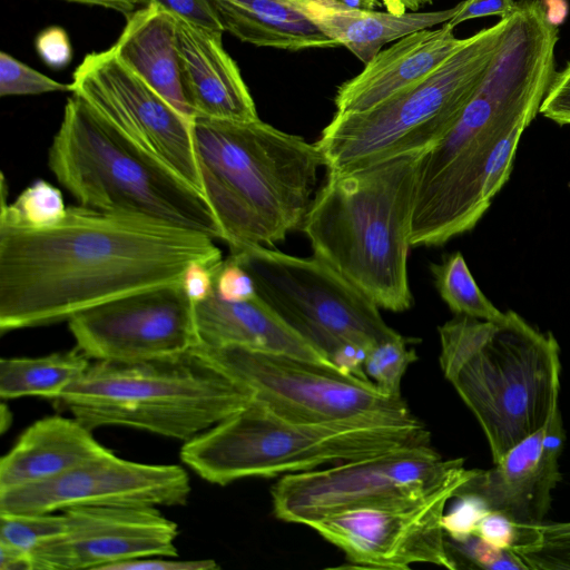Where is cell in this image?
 I'll return each instance as SVG.
<instances>
[{
	"label": "cell",
	"instance_id": "obj_1",
	"mask_svg": "<svg viewBox=\"0 0 570 570\" xmlns=\"http://www.w3.org/2000/svg\"><path fill=\"white\" fill-rule=\"evenodd\" d=\"M205 234L81 205L48 228L0 226V332L49 325L105 302L179 282L223 259Z\"/></svg>",
	"mask_w": 570,
	"mask_h": 570
},
{
	"label": "cell",
	"instance_id": "obj_2",
	"mask_svg": "<svg viewBox=\"0 0 570 570\" xmlns=\"http://www.w3.org/2000/svg\"><path fill=\"white\" fill-rule=\"evenodd\" d=\"M558 28L539 9L510 16L499 49L454 127L420 163L411 246L471 230L510 177L521 135L556 76Z\"/></svg>",
	"mask_w": 570,
	"mask_h": 570
},
{
	"label": "cell",
	"instance_id": "obj_3",
	"mask_svg": "<svg viewBox=\"0 0 570 570\" xmlns=\"http://www.w3.org/2000/svg\"><path fill=\"white\" fill-rule=\"evenodd\" d=\"M206 197L230 253L274 246L302 226L325 167L315 142L262 121L195 116Z\"/></svg>",
	"mask_w": 570,
	"mask_h": 570
},
{
	"label": "cell",
	"instance_id": "obj_4",
	"mask_svg": "<svg viewBox=\"0 0 570 570\" xmlns=\"http://www.w3.org/2000/svg\"><path fill=\"white\" fill-rule=\"evenodd\" d=\"M425 150L350 171H327L301 226L315 256L391 312L413 304L407 255Z\"/></svg>",
	"mask_w": 570,
	"mask_h": 570
},
{
	"label": "cell",
	"instance_id": "obj_5",
	"mask_svg": "<svg viewBox=\"0 0 570 570\" xmlns=\"http://www.w3.org/2000/svg\"><path fill=\"white\" fill-rule=\"evenodd\" d=\"M440 366L480 424L493 463L559 410L560 347L513 311L499 321L456 315L439 326Z\"/></svg>",
	"mask_w": 570,
	"mask_h": 570
},
{
	"label": "cell",
	"instance_id": "obj_6",
	"mask_svg": "<svg viewBox=\"0 0 570 570\" xmlns=\"http://www.w3.org/2000/svg\"><path fill=\"white\" fill-rule=\"evenodd\" d=\"M48 164L81 206L223 238L203 193L140 149L76 94L65 106Z\"/></svg>",
	"mask_w": 570,
	"mask_h": 570
},
{
	"label": "cell",
	"instance_id": "obj_7",
	"mask_svg": "<svg viewBox=\"0 0 570 570\" xmlns=\"http://www.w3.org/2000/svg\"><path fill=\"white\" fill-rule=\"evenodd\" d=\"M431 443L422 421L311 423L276 415L252 400L242 410L184 442L180 460L202 479L227 485L383 455Z\"/></svg>",
	"mask_w": 570,
	"mask_h": 570
},
{
	"label": "cell",
	"instance_id": "obj_8",
	"mask_svg": "<svg viewBox=\"0 0 570 570\" xmlns=\"http://www.w3.org/2000/svg\"><path fill=\"white\" fill-rule=\"evenodd\" d=\"M253 399L190 350L142 362L95 361L59 402L91 431L126 426L186 442Z\"/></svg>",
	"mask_w": 570,
	"mask_h": 570
},
{
	"label": "cell",
	"instance_id": "obj_9",
	"mask_svg": "<svg viewBox=\"0 0 570 570\" xmlns=\"http://www.w3.org/2000/svg\"><path fill=\"white\" fill-rule=\"evenodd\" d=\"M509 16L463 43L436 69L374 107L336 114L315 142L327 171H350L429 149L458 122L484 78Z\"/></svg>",
	"mask_w": 570,
	"mask_h": 570
},
{
	"label": "cell",
	"instance_id": "obj_10",
	"mask_svg": "<svg viewBox=\"0 0 570 570\" xmlns=\"http://www.w3.org/2000/svg\"><path fill=\"white\" fill-rule=\"evenodd\" d=\"M229 255L249 273L257 296L346 373L368 379V350L400 334L368 296L315 255L297 257L266 246Z\"/></svg>",
	"mask_w": 570,
	"mask_h": 570
},
{
	"label": "cell",
	"instance_id": "obj_11",
	"mask_svg": "<svg viewBox=\"0 0 570 570\" xmlns=\"http://www.w3.org/2000/svg\"><path fill=\"white\" fill-rule=\"evenodd\" d=\"M248 387L254 399L287 420L332 423L420 422L402 395H390L370 380L336 366L297 356L240 346L191 348Z\"/></svg>",
	"mask_w": 570,
	"mask_h": 570
},
{
	"label": "cell",
	"instance_id": "obj_12",
	"mask_svg": "<svg viewBox=\"0 0 570 570\" xmlns=\"http://www.w3.org/2000/svg\"><path fill=\"white\" fill-rule=\"evenodd\" d=\"M465 470L464 459H444L431 443L327 469L283 475L271 489L274 515L311 523L347 510L421 499Z\"/></svg>",
	"mask_w": 570,
	"mask_h": 570
},
{
	"label": "cell",
	"instance_id": "obj_13",
	"mask_svg": "<svg viewBox=\"0 0 570 570\" xmlns=\"http://www.w3.org/2000/svg\"><path fill=\"white\" fill-rule=\"evenodd\" d=\"M465 469L430 494L407 502L347 510L308 525L340 548L351 568L404 570L430 563L455 570L448 551L446 503L471 476Z\"/></svg>",
	"mask_w": 570,
	"mask_h": 570
},
{
	"label": "cell",
	"instance_id": "obj_14",
	"mask_svg": "<svg viewBox=\"0 0 570 570\" xmlns=\"http://www.w3.org/2000/svg\"><path fill=\"white\" fill-rule=\"evenodd\" d=\"M70 85L72 94L129 140L203 193L191 119L126 67L111 48L88 53Z\"/></svg>",
	"mask_w": 570,
	"mask_h": 570
},
{
	"label": "cell",
	"instance_id": "obj_15",
	"mask_svg": "<svg viewBox=\"0 0 570 570\" xmlns=\"http://www.w3.org/2000/svg\"><path fill=\"white\" fill-rule=\"evenodd\" d=\"M76 347L95 361L178 356L199 344L194 303L180 281L135 292L68 320Z\"/></svg>",
	"mask_w": 570,
	"mask_h": 570
},
{
	"label": "cell",
	"instance_id": "obj_16",
	"mask_svg": "<svg viewBox=\"0 0 570 570\" xmlns=\"http://www.w3.org/2000/svg\"><path fill=\"white\" fill-rule=\"evenodd\" d=\"M177 464H149L112 452L46 482L0 492V513H52L87 505L176 507L190 494Z\"/></svg>",
	"mask_w": 570,
	"mask_h": 570
},
{
	"label": "cell",
	"instance_id": "obj_17",
	"mask_svg": "<svg viewBox=\"0 0 570 570\" xmlns=\"http://www.w3.org/2000/svg\"><path fill=\"white\" fill-rule=\"evenodd\" d=\"M62 512L63 531L31 552L32 570H107L139 558L177 557L178 525L157 507L87 505Z\"/></svg>",
	"mask_w": 570,
	"mask_h": 570
},
{
	"label": "cell",
	"instance_id": "obj_18",
	"mask_svg": "<svg viewBox=\"0 0 570 570\" xmlns=\"http://www.w3.org/2000/svg\"><path fill=\"white\" fill-rule=\"evenodd\" d=\"M563 442L559 409L540 430L509 449L493 468L474 469L454 498L472 495L489 511L500 512L518 524L543 522L552 491L561 480Z\"/></svg>",
	"mask_w": 570,
	"mask_h": 570
},
{
	"label": "cell",
	"instance_id": "obj_19",
	"mask_svg": "<svg viewBox=\"0 0 570 570\" xmlns=\"http://www.w3.org/2000/svg\"><path fill=\"white\" fill-rule=\"evenodd\" d=\"M445 22L438 29L410 33L376 53L364 69L343 82L336 92V114L374 107L436 69L464 41Z\"/></svg>",
	"mask_w": 570,
	"mask_h": 570
},
{
	"label": "cell",
	"instance_id": "obj_20",
	"mask_svg": "<svg viewBox=\"0 0 570 570\" xmlns=\"http://www.w3.org/2000/svg\"><path fill=\"white\" fill-rule=\"evenodd\" d=\"M176 21L185 85L195 116L236 121L258 119L240 71L223 47V33L179 18Z\"/></svg>",
	"mask_w": 570,
	"mask_h": 570
},
{
	"label": "cell",
	"instance_id": "obj_21",
	"mask_svg": "<svg viewBox=\"0 0 570 570\" xmlns=\"http://www.w3.org/2000/svg\"><path fill=\"white\" fill-rule=\"evenodd\" d=\"M77 419L52 415L32 423L0 460V492L58 478L110 450Z\"/></svg>",
	"mask_w": 570,
	"mask_h": 570
},
{
	"label": "cell",
	"instance_id": "obj_22",
	"mask_svg": "<svg viewBox=\"0 0 570 570\" xmlns=\"http://www.w3.org/2000/svg\"><path fill=\"white\" fill-rule=\"evenodd\" d=\"M117 58L185 117L193 119L176 18L155 3L130 12L111 47Z\"/></svg>",
	"mask_w": 570,
	"mask_h": 570
},
{
	"label": "cell",
	"instance_id": "obj_23",
	"mask_svg": "<svg viewBox=\"0 0 570 570\" xmlns=\"http://www.w3.org/2000/svg\"><path fill=\"white\" fill-rule=\"evenodd\" d=\"M194 307L202 345L263 350L333 365L258 296L245 302H229L214 292Z\"/></svg>",
	"mask_w": 570,
	"mask_h": 570
},
{
	"label": "cell",
	"instance_id": "obj_24",
	"mask_svg": "<svg viewBox=\"0 0 570 570\" xmlns=\"http://www.w3.org/2000/svg\"><path fill=\"white\" fill-rule=\"evenodd\" d=\"M222 28L258 47L289 51L338 45L292 0H208Z\"/></svg>",
	"mask_w": 570,
	"mask_h": 570
},
{
	"label": "cell",
	"instance_id": "obj_25",
	"mask_svg": "<svg viewBox=\"0 0 570 570\" xmlns=\"http://www.w3.org/2000/svg\"><path fill=\"white\" fill-rule=\"evenodd\" d=\"M453 8L395 14L372 9H338L307 4L304 10L338 46L346 47L366 65L382 47L410 33L450 21L458 11Z\"/></svg>",
	"mask_w": 570,
	"mask_h": 570
},
{
	"label": "cell",
	"instance_id": "obj_26",
	"mask_svg": "<svg viewBox=\"0 0 570 570\" xmlns=\"http://www.w3.org/2000/svg\"><path fill=\"white\" fill-rule=\"evenodd\" d=\"M89 360L77 347L39 357H2L0 396L3 401L23 396L59 401L87 371Z\"/></svg>",
	"mask_w": 570,
	"mask_h": 570
},
{
	"label": "cell",
	"instance_id": "obj_27",
	"mask_svg": "<svg viewBox=\"0 0 570 570\" xmlns=\"http://www.w3.org/2000/svg\"><path fill=\"white\" fill-rule=\"evenodd\" d=\"M430 268L441 298L455 315L491 322L504 317V312L481 292L460 252L431 264Z\"/></svg>",
	"mask_w": 570,
	"mask_h": 570
},
{
	"label": "cell",
	"instance_id": "obj_28",
	"mask_svg": "<svg viewBox=\"0 0 570 570\" xmlns=\"http://www.w3.org/2000/svg\"><path fill=\"white\" fill-rule=\"evenodd\" d=\"M0 226L43 229L60 223L67 213L62 193L52 184L37 179L9 204L2 177Z\"/></svg>",
	"mask_w": 570,
	"mask_h": 570
},
{
	"label": "cell",
	"instance_id": "obj_29",
	"mask_svg": "<svg viewBox=\"0 0 570 570\" xmlns=\"http://www.w3.org/2000/svg\"><path fill=\"white\" fill-rule=\"evenodd\" d=\"M511 551L529 570H570V522L523 524Z\"/></svg>",
	"mask_w": 570,
	"mask_h": 570
},
{
	"label": "cell",
	"instance_id": "obj_30",
	"mask_svg": "<svg viewBox=\"0 0 570 570\" xmlns=\"http://www.w3.org/2000/svg\"><path fill=\"white\" fill-rule=\"evenodd\" d=\"M413 340L397 334L373 345L365 357L364 371L381 392L401 395V382L407 367L417 360Z\"/></svg>",
	"mask_w": 570,
	"mask_h": 570
},
{
	"label": "cell",
	"instance_id": "obj_31",
	"mask_svg": "<svg viewBox=\"0 0 570 570\" xmlns=\"http://www.w3.org/2000/svg\"><path fill=\"white\" fill-rule=\"evenodd\" d=\"M65 525L63 512L0 513V543L31 554L41 543L61 533Z\"/></svg>",
	"mask_w": 570,
	"mask_h": 570
},
{
	"label": "cell",
	"instance_id": "obj_32",
	"mask_svg": "<svg viewBox=\"0 0 570 570\" xmlns=\"http://www.w3.org/2000/svg\"><path fill=\"white\" fill-rule=\"evenodd\" d=\"M445 543L456 569L529 570L511 550L495 547L474 533L461 539L446 534Z\"/></svg>",
	"mask_w": 570,
	"mask_h": 570
},
{
	"label": "cell",
	"instance_id": "obj_33",
	"mask_svg": "<svg viewBox=\"0 0 570 570\" xmlns=\"http://www.w3.org/2000/svg\"><path fill=\"white\" fill-rule=\"evenodd\" d=\"M71 91V85L59 82L24 65L7 52H0V96L39 95Z\"/></svg>",
	"mask_w": 570,
	"mask_h": 570
},
{
	"label": "cell",
	"instance_id": "obj_34",
	"mask_svg": "<svg viewBox=\"0 0 570 570\" xmlns=\"http://www.w3.org/2000/svg\"><path fill=\"white\" fill-rule=\"evenodd\" d=\"M215 293L229 302H245L257 296L252 276L230 255L216 266Z\"/></svg>",
	"mask_w": 570,
	"mask_h": 570
},
{
	"label": "cell",
	"instance_id": "obj_35",
	"mask_svg": "<svg viewBox=\"0 0 570 570\" xmlns=\"http://www.w3.org/2000/svg\"><path fill=\"white\" fill-rule=\"evenodd\" d=\"M174 17L210 32L223 33L222 28L208 0H148Z\"/></svg>",
	"mask_w": 570,
	"mask_h": 570
},
{
	"label": "cell",
	"instance_id": "obj_36",
	"mask_svg": "<svg viewBox=\"0 0 570 570\" xmlns=\"http://www.w3.org/2000/svg\"><path fill=\"white\" fill-rule=\"evenodd\" d=\"M456 499H459L456 505L443 515V528L449 537L461 539L474 532L478 522L489 510L479 499L472 495H463Z\"/></svg>",
	"mask_w": 570,
	"mask_h": 570
},
{
	"label": "cell",
	"instance_id": "obj_37",
	"mask_svg": "<svg viewBox=\"0 0 570 570\" xmlns=\"http://www.w3.org/2000/svg\"><path fill=\"white\" fill-rule=\"evenodd\" d=\"M473 533L495 547L512 550L521 540L522 527L500 512L489 511L478 522Z\"/></svg>",
	"mask_w": 570,
	"mask_h": 570
},
{
	"label": "cell",
	"instance_id": "obj_38",
	"mask_svg": "<svg viewBox=\"0 0 570 570\" xmlns=\"http://www.w3.org/2000/svg\"><path fill=\"white\" fill-rule=\"evenodd\" d=\"M539 112L559 125H570V63L556 73Z\"/></svg>",
	"mask_w": 570,
	"mask_h": 570
},
{
	"label": "cell",
	"instance_id": "obj_39",
	"mask_svg": "<svg viewBox=\"0 0 570 570\" xmlns=\"http://www.w3.org/2000/svg\"><path fill=\"white\" fill-rule=\"evenodd\" d=\"M36 50L42 61L55 69L68 66L72 58L68 33L58 26L46 28L37 36Z\"/></svg>",
	"mask_w": 570,
	"mask_h": 570
},
{
	"label": "cell",
	"instance_id": "obj_40",
	"mask_svg": "<svg viewBox=\"0 0 570 570\" xmlns=\"http://www.w3.org/2000/svg\"><path fill=\"white\" fill-rule=\"evenodd\" d=\"M220 262L195 261L185 268L180 283L194 304L207 299L215 292V269Z\"/></svg>",
	"mask_w": 570,
	"mask_h": 570
},
{
	"label": "cell",
	"instance_id": "obj_41",
	"mask_svg": "<svg viewBox=\"0 0 570 570\" xmlns=\"http://www.w3.org/2000/svg\"><path fill=\"white\" fill-rule=\"evenodd\" d=\"M171 557H147L110 566L107 570H215L219 567L212 559L171 560Z\"/></svg>",
	"mask_w": 570,
	"mask_h": 570
},
{
	"label": "cell",
	"instance_id": "obj_42",
	"mask_svg": "<svg viewBox=\"0 0 570 570\" xmlns=\"http://www.w3.org/2000/svg\"><path fill=\"white\" fill-rule=\"evenodd\" d=\"M515 6L514 0H464L459 3L458 11L448 22L455 27L463 21L487 16L504 18L514 11Z\"/></svg>",
	"mask_w": 570,
	"mask_h": 570
},
{
	"label": "cell",
	"instance_id": "obj_43",
	"mask_svg": "<svg viewBox=\"0 0 570 570\" xmlns=\"http://www.w3.org/2000/svg\"><path fill=\"white\" fill-rule=\"evenodd\" d=\"M0 570H32L31 554L0 543Z\"/></svg>",
	"mask_w": 570,
	"mask_h": 570
},
{
	"label": "cell",
	"instance_id": "obj_44",
	"mask_svg": "<svg viewBox=\"0 0 570 570\" xmlns=\"http://www.w3.org/2000/svg\"><path fill=\"white\" fill-rule=\"evenodd\" d=\"M70 2L104 7L122 13L135 11L141 3H149L148 0H66Z\"/></svg>",
	"mask_w": 570,
	"mask_h": 570
},
{
	"label": "cell",
	"instance_id": "obj_45",
	"mask_svg": "<svg viewBox=\"0 0 570 570\" xmlns=\"http://www.w3.org/2000/svg\"><path fill=\"white\" fill-rule=\"evenodd\" d=\"M547 20L558 27L567 18L569 7L567 0H544Z\"/></svg>",
	"mask_w": 570,
	"mask_h": 570
},
{
	"label": "cell",
	"instance_id": "obj_46",
	"mask_svg": "<svg viewBox=\"0 0 570 570\" xmlns=\"http://www.w3.org/2000/svg\"><path fill=\"white\" fill-rule=\"evenodd\" d=\"M389 12L403 14L406 10L416 11L421 6L432 3L433 0H381Z\"/></svg>",
	"mask_w": 570,
	"mask_h": 570
},
{
	"label": "cell",
	"instance_id": "obj_47",
	"mask_svg": "<svg viewBox=\"0 0 570 570\" xmlns=\"http://www.w3.org/2000/svg\"><path fill=\"white\" fill-rule=\"evenodd\" d=\"M0 430L1 433H3L9 426L10 422L12 420L9 409L6 406L4 403L1 405V414H0Z\"/></svg>",
	"mask_w": 570,
	"mask_h": 570
},
{
	"label": "cell",
	"instance_id": "obj_48",
	"mask_svg": "<svg viewBox=\"0 0 570 570\" xmlns=\"http://www.w3.org/2000/svg\"><path fill=\"white\" fill-rule=\"evenodd\" d=\"M306 0H299V3L305 2Z\"/></svg>",
	"mask_w": 570,
	"mask_h": 570
}]
</instances>
